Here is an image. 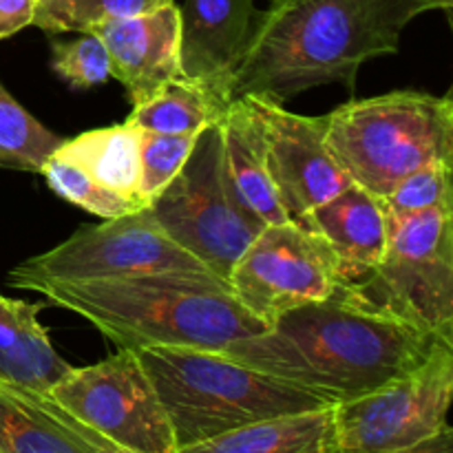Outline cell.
I'll list each match as a JSON object with an SVG mask.
<instances>
[{
	"label": "cell",
	"mask_w": 453,
	"mask_h": 453,
	"mask_svg": "<svg viewBox=\"0 0 453 453\" xmlns=\"http://www.w3.org/2000/svg\"><path fill=\"white\" fill-rule=\"evenodd\" d=\"M27 394H29V392H27ZM31 396H34L35 401H38L40 405L44 407V410L51 411V414L56 416V418L60 420V423H65L66 427L71 429V432L78 434V436L82 438V441L87 442V445H91L97 453H135V451H128V449H124V447L115 445V442H111L109 438L100 436V434L93 432L91 427H87V425H84V423H80L78 418H73V416H71V414H66V411L62 410V407H58L56 403H53L51 398L47 396V394H31Z\"/></svg>",
	"instance_id": "28"
},
{
	"label": "cell",
	"mask_w": 453,
	"mask_h": 453,
	"mask_svg": "<svg viewBox=\"0 0 453 453\" xmlns=\"http://www.w3.org/2000/svg\"><path fill=\"white\" fill-rule=\"evenodd\" d=\"M175 0H35L34 22L47 34L91 31L93 27L119 18L140 16Z\"/></svg>",
	"instance_id": "23"
},
{
	"label": "cell",
	"mask_w": 453,
	"mask_h": 453,
	"mask_svg": "<svg viewBox=\"0 0 453 453\" xmlns=\"http://www.w3.org/2000/svg\"><path fill=\"white\" fill-rule=\"evenodd\" d=\"M436 9L434 0H273L257 13L230 96L290 100L310 88H357L358 69L392 56L405 27Z\"/></svg>",
	"instance_id": "2"
},
{
	"label": "cell",
	"mask_w": 453,
	"mask_h": 453,
	"mask_svg": "<svg viewBox=\"0 0 453 453\" xmlns=\"http://www.w3.org/2000/svg\"><path fill=\"white\" fill-rule=\"evenodd\" d=\"M349 288L372 308L453 341V208L388 219L383 257Z\"/></svg>",
	"instance_id": "7"
},
{
	"label": "cell",
	"mask_w": 453,
	"mask_h": 453,
	"mask_svg": "<svg viewBox=\"0 0 453 453\" xmlns=\"http://www.w3.org/2000/svg\"><path fill=\"white\" fill-rule=\"evenodd\" d=\"M230 102L203 84L188 78H175L164 84L150 100L133 106L128 127L157 135H197L224 118Z\"/></svg>",
	"instance_id": "20"
},
{
	"label": "cell",
	"mask_w": 453,
	"mask_h": 453,
	"mask_svg": "<svg viewBox=\"0 0 453 453\" xmlns=\"http://www.w3.org/2000/svg\"><path fill=\"white\" fill-rule=\"evenodd\" d=\"M47 303L91 323L119 349L195 348L221 352L268 330L211 273H155L40 286Z\"/></svg>",
	"instance_id": "3"
},
{
	"label": "cell",
	"mask_w": 453,
	"mask_h": 453,
	"mask_svg": "<svg viewBox=\"0 0 453 453\" xmlns=\"http://www.w3.org/2000/svg\"><path fill=\"white\" fill-rule=\"evenodd\" d=\"M47 305L0 295V383L29 394H49L73 367L53 349L38 312Z\"/></svg>",
	"instance_id": "16"
},
{
	"label": "cell",
	"mask_w": 453,
	"mask_h": 453,
	"mask_svg": "<svg viewBox=\"0 0 453 453\" xmlns=\"http://www.w3.org/2000/svg\"><path fill=\"white\" fill-rule=\"evenodd\" d=\"M296 224V221H295ZM299 226L326 239L343 281L354 283L376 268L388 243V215L379 197L358 184L312 208Z\"/></svg>",
	"instance_id": "15"
},
{
	"label": "cell",
	"mask_w": 453,
	"mask_h": 453,
	"mask_svg": "<svg viewBox=\"0 0 453 453\" xmlns=\"http://www.w3.org/2000/svg\"><path fill=\"white\" fill-rule=\"evenodd\" d=\"M438 7H441L442 12L449 13L451 7H453V0H438Z\"/></svg>",
	"instance_id": "31"
},
{
	"label": "cell",
	"mask_w": 453,
	"mask_h": 453,
	"mask_svg": "<svg viewBox=\"0 0 453 453\" xmlns=\"http://www.w3.org/2000/svg\"><path fill=\"white\" fill-rule=\"evenodd\" d=\"M40 175H44V180L51 186L53 193L60 195L66 202L80 206L82 211L102 217V219H115V217H124L128 212L146 208L133 202V199L122 197V195L113 193V190L104 188L84 168L69 162V159L60 157L58 153H53L47 159Z\"/></svg>",
	"instance_id": "24"
},
{
	"label": "cell",
	"mask_w": 453,
	"mask_h": 453,
	"mask_svg": "<svg viewBox=\"0 0 453 453\" xmlns=\"http://www.w3.org/2000/svg\"><path fill=\"white\" fill-rule=\"evenodd\" d=\"M0 453H97L31 394L0 383Z\"/></svg>",
	"instance_id": "21"
},
{
	"label": "cell",
	"mask_w": 453,
	"mask_h": 453,
	"mask_svg": "<svg viewBox=\"0 0 453 453\" xmlns=\"http://www.w3.org/2000/svg\"><path fill=\"white\" fill-rule=\"evenodd\" d=\"M441 341L447 339L372 308L341 281L327 299L290 310L221 354L336 405L410 374Z\"/></svg>",
	"instance_id": "1"
},
{
	"label": "cell",
	"mask_w": 453,
	"mask_h": 453,
	"mask_svg": "<svg viewBox=\"0 0 453 453\" xmlns=\"http://www.w3.org/2000/svg\"><path fill=\"white\" fill-rule=\"evenodd\" d=\"M219 127L226 177L239 203L265 226L288 221L268 171L259 119L243 97L230 102Z\"/></svg>",
	"instance_id": "17"
},
{
	"label": "cell",
	"mask_w": 453,
	"mask_h": 453,
	"mask_svg": "<svg viewBox=\"0 0 453 453\" xmlns=\"http://www.w3.org/2000/svg\"><path fill=\"white\" fill-rule=\"evenodd\" d=\"M58 407L115 445L135 453H175V436L162 401L131 349L73 367L47 394Z\"/></svg>",
	"instance_id": "10"
},
{
	"label": "cell",
	"mask_w": 453,
	"mask_h": 453,
	"mask_svg": "<svg viewBox=\"0 0 453 453\" xmlns=\"http://www.w3.org/2000/svg\"><path fill=\"white\" fill-rule=\"evenodd\" d=\"M243 100L259 119L268 171L288 219L299 224L312 208L354 184L327 149V115L305 118L264 97Z\"/></svg>",
	"instance_id": "12"
},
{
	"label": "cell",
	"mask_w": 453,
	"mask_h": 453,
	"mask_svg": "<svg viewBox=\"0 0 453 453\" xmlns=\"http://www.w3.org/2000/svg\"><path fill=\"white\" fill-rule=\"evenodd\" d=\"M326 140L349 180L383 199L418 168L453 164V100L425 91L349 100L327 115Z\"/></svg>",
	"instance_id": "5"
},
{
	"label": "cell",
	"mask_w": 453,
	"mask_h": 453,
	"mask_svg": "<svg viewBox=\"0 0 453 453\" xmlns=\"http://www.w3.org/2000/svg\"><path fill=\"white\" fill-rule=\"evenodd\" d=\"M140 140L142 131L118 124L96 128L65 140L56 150L60 157L78 164L97 184L122 197L133 199L140 206Z\"/></svg>",
	"instance_id": "19"
},
{
	"label": "cell",
	"mask_w": 453,
	"mask_h": 453,
	"mask_svg": "<svg viewBox=\"0 0 453 453\" xmlns=\"http://www.w3.org/2000/svg\"><path fill=\"white\" fill-rule=\"evenodd\" d=\"M341 281L326 239L290 219L265 226L230 273L234 299L268 327L290 310L327 299Z\"/></svg>",
	"instance_id": "11"
},
{
	"label": "cell",
	"mask_w": 453,
	"mask_h": 453,
	"mask_svg": "<svg viewBox=\"0 0 453 453\" xmlns=\"http://www.w3.org/2000/svg\"><path fill=\"white\" fill-rule=\"evenodd\" d=\"M453 341L383 388L334 405V453H396L449 427Z\"/></svg>",
	"instance_id": "9"
},
{
	"label": "cell",
	"mask_w": 453,
	"mask_h": 453,
	"mask_svg": "<svg viewBox=\"0 0 453 453\" xmlns=\"http://www.w3.org/2000/svg\"><path fill=\"white\" fill-rule=\"evenodd\" d=\"M109 51L111 75L122 82L133 106L150 100L171 80L180 78V7L162 4L140 16L93 27Z\"/></svg>",
	"instance_id": "14"
},
{
	"label": "cell",
	"mask_w": 453,
	"mask_h": 453,
	"mask_svg": "<svg viewBox=\"0 0 453 453\" xmlns=\"http://www.w3.org/2000/svg\"><path fill=\"white\" fill-rule=\"evenodd\" d=\"M252 0H184L180 4L181 78L233 102L234 71L255 29Z\"/></svg>",
	"instance_id": "13"
},
{
	"label": "cell",
	"mask_w": 453,
	"mask_h": 453,
	"mask_svg": "<svg viewBox=\"0 0 453 453\" xmlns=\"http://www.w3.org/2000/svg\"><path fill=\"white\" fill-rule=\"evenodd\" d=\"M135 354L171 420L177 449L259 420L334 405L212 349L149 348Z\"/></svg>",
	"instance_id": "4"
},
{
	"label": "cell",
	"mask_w": 453,
	"mask_h": 453,
	"mask_svg": "<svg viewBox=\"0 0 453 453\" xmlns=\"http://www.w3.org/2000/svg\"><path fill=\"white\" fill-rule=\"evenodd\" d=\"M396 453H453V432L451 427L442 429L441 434H436L429 441L420 442V445L411 447V449L396 451Z\"/></svg>",
	"instance_id": "30"
},
{
	"label": "cell",
	"mask_w": 453,
	"mask_h": 453,
	"mask_svg": "<svg viewBox=\"0 0 453 453\" xmlns=\"http://www.w3.org/2000/svg\"><path fill=\"white\" fill-rule=\"evenodd\" d=\"M451 173V162H432L407 175L380 199L388 219H403L432 208H453Z\"/></svg>",
	"instance_id": "25"
},
{
	"label": "cell",
	"mask_w": 453,
	"mask_h": 453,
	"mask_svg": "<svg viewBox=\"0 0 453 453\" xmlns=\"http://www.w3.org/2000/svg\"><path fill=\"white\" fill-rule=\"evenodd\" d=\"M199 135V133H197ZM197 135H157L142 131L140 140V202L149 206L168 181L180 173Z\"/></svg>",
	"instance_id": "27"
},
{
	"label": "cell",
	"mask_w": 453,
	"mask_h": 453,
	"mask_svg": "<svg viewBox=\"0 0 453 453\" xmlns=\"http://www.w3.org/2000/svg\"><path fill=\"white\" fill-rule=\"evenodd\" d=\"M155 273H208L140 208L100 226H84L53 250L22 261L7 283L18 290H38L47 283L104 281ZM212 274V273H211Z\"/></svg>",
	"instance_id": "8"
},
{
	"label": "cell",
	"mask_w": 453,
	"mask_h": 453,
	"mask_svg": "<svg viewBox=\"0 0 453 453\" xmlns=\"http://www.w3.org/2000/svg\"><path fill=\"white\" fill-rule=\"evenodd\" d=\"M62 137L22 109L0 84V168L42 173L47 159L60 149Z\"/></svg>",
	"instance_id": "22"
},
{
	"label": "cell",
	"mask_w": 453,
	"mask_h": 453,
	"mask_svg": "<svg viewBox=\"0 0 453 453\" xmlns=\"http://www.w3.org/2000/svg\"><path fill=\"white\" fill-rule=\"evenodd\" d=\"M35 0H0V40L34 22Z\"/></svg>",
	"instance_id": "29"
},
{
	"label": "cell",
	"mask_w": 453,
	"mask_h": 453,
	"mask_svg": "<svg viewBox=\"0 0 453 453\" xmlns=\"http://www.w3.org/2000/svg\"><path fill=\"white\" fill-rule=\"evenodd\" d=\"M51 69L71 88L87 91L111 78V60L104 42L93 31H84L75 40L51 42Z\"/></svg>",
	"instance_id": "26"
},
{
	"label": "cell",
	"mask_w": 453,
	"mask_h": 453,
	"mask_svg": "<svg viewBox=\"0 0 453 453\" xmlns=\"http://www.w3.org/2000/svg\"><path fill=\"white\" fill-rule=\"evenodd\" d=\"M146 208L168 239L228 283L239 257L265 228L230 188L219 122L199 131L184 166Z\"/></svg>",
	"instance_id": "6"
},
{
	"label": "cell",
	"mask_w": 453,
	"mask_h": 453,
	"mask_svg": "<svg viewBox=\"0 0 453 453\" xmlns=\"http://www.w3.org/2000/svg\"><path fill=\"white\" fill-rule=\"evenodd\" d=\"M175 453H334V405L259 420Z\"/></svg>",
	"instance_id": "18"
}]
</instances>
